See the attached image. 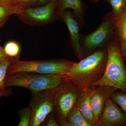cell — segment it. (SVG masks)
I'll return each instance as SVG.
<instances>
[{
    "label": "cell",
    "instance_id": "cell-1",
    "mask_svg": "<svg viewBox=\"0 0 126 126\" xmlns=\"http://www.w3.org/2000/svg\"><path fill=\"white\" fill-rule=\"evenodd\" d=\"M107 60V50H99L75 63L64 75L82 89L93 86L103 76Z\"/></svg>",
    "mask_w": 126,
    "mask_h": 126
},
{
    "label": "cell",
    "instance_id": "cell-2",
    "mask_svg": "<svg viewBox=\"0 0 126 126\" xmlns=\"http://www.w3.org/2000/svg\"><path fill=\"white\" fill-rule=\"evenodd\" d=\"M67 79L64 74H45L29 72H19L7 74L5 80L6 87L24 88L31 92L54 89Z\"/></svg>",
    "mask_w": 126,
    "mask_h": 126
},
{
    "label": "cell",
    "instance_id": "cell-3",
    "mask_svg": "<svg viewBox=\"0 0 126 126\" xmlns=\"http://www.w3.org/2000/svg\"><path fill=\"white\" fill-rule=\"evenodd\" d=\"M107 60L103 76L93 86H110L126 92V68L119 44L110 43L107 47Z\"/></svg>",
    "mask_w": 126,
    "mask_h": 126
},
{
    "label": "cell",
    "instance_id": "cell-4",
    "mask_svg": "<svg viewBox=\"0 0 126 126\" xmlns=\"http://www.w3.org/2000/svg\"><path fill=\"white\" fill-rule=\"evenodd\" d=\"M75 62L63 59H48L23 61L12 58L7 74L19 72H29L45 74L63 75Z\"/></svg>",
    "mask_w": 126,
    "mask_h": 126
},
{
    "label": "cell",
    "instance_id": "cell-5",
    "mask_svg": "<svg viewBox=\"0 0 126 126\" xmlns=\"http://www.w3.org/2000/svg\"><path fill=\"white\" fill-rule=\"evenodd\" d=\"M82 90L81 87L67 79L54 89V113L59 126H66L68 114L76 104Z\"/></svg>",
    "mask_w": 126,
    "mask_h": 126
},
{
    "label": "cell",
    "instance_id": "cell-6",
    "mask_svg": "<svg viewBox=\"0 0 126 126\" xmlns=\"http://www.w3.org/2000/svg\"><path fill=\"white\" fill-rule=\"evenodd\" d=\"M54 89H46L32 92L29 107L32 117L30 126H40L50 113L54 112Z\"/></svg>",
    "mask_w": 126,
    "mask_h": 126
},
{
    "label": "cell",
    "instance_id": "cell-7",
    "mask_svg": "<svg viewBox=\"0 0 126 126\" xmlns=\"http://www.w3.org/2000/svg\"><path fill=\"white\" fill-rule=\"evenodd\" d=\"M126 115L109 98L101 117L94 126H126Z\"/></svg>",
    "mask_w": 126,
    "mask_h": 126
},
{
    "label": "cell",
    "instance_id": "cell-8",
    "mask_svg": "<svg viewBox=\"0 0 126 126\" xmlns=\"http://www.w3.org/2000/svg\"><path fill=\"white\" fill-rule=\"evenodd\" d=\"M117 90V89L110 86H95L91 99L95 123L101 117L108 99L113 93Z\"/></svg>",
    "mask_w": 126,
    "mask_h": 126
},
{
    "label": "cell",
    "instance_id": "cell-9",
    "mask_svg": "<svg viewBox=\"0 0 126 126\" xmlns=\"http://www.w3.org/2000/svg\"><path fill=\"white\" fill-rule=\"evenodd\" d=\"M112 20L107 19L92 33L84 39V44L87 48L93 49L103 45L108 40L112 31Z\"/></svg>",
    "mask_w": 126,
    "mask_h": 126
},
{
    "label": "cell",
    "instance_id": "cell-10",
    "mask_svg": "<svg viewBox=\"0 0 126 126\" xmlns=\"http://www.w3.org/2000/svg\"><path fill=\"white\" fill-rule=\"evenodd\" d=\"M95 86L83 89L76 104L83 117L91 126H94L95 119L91 105V99Z\"/></svg>",
    "mask_w": 126,
    "mask_h": 126
},
{
    "label": "cell",
    "instance_id": "cell-11",
    "mask_svg": "<svg viewBox=\"0 0 126 126\" xmlns=\"http://www.w3.org/2000/svg\"><path fill=\"white\" fill-rule=\"evenodd\" d=\"M63 18L69 31L75 53L79 58L82 59L83 51L80 44L79 27L77 21L69 12H64L63 15Z\"/></svg>",
    "mask_w": 126,
    "mask_h": 126
},
{
    "label": "cell",
    "instance_id": "cell-12",
    "mask_svg": "<svg viewBox=\"0 0 126 126\" xmlns=\"http://www.w3.org/2000/svg\"><path fill=\"white\" fill-rule=\"evenodd\" d=\"M57 0H52L48 4L36 8H29L25 11L28 17L35 21L43 22L49 20L53 15Z\"/></svg>",
    "mask_w": 126,
    "mask_h": 126
},
{
    "label": "cell",
    "instance_id": "cell-13",
    "mask_svg": "<svg viewBox=\"0 0 126 126\" xmlns=\"http://www.w3.org/2000/svg\"><path fill=\"white\" fill-rule=\"evenodd\" d=\"M115 26L119 39L120 52L123 57H126V10L115 20Z\"/></svg>",
    "mask_w": 126,
    "mask_h": 126
},
{
    "label": "cell",
    "instance_id": "cell-14",
    "mask_svg": "<svg viewBox=\"0 0 126 126\" xmlns=\"http://www.w3.org/2000/svg\"><path fill=\"white\" fill-rule=\"evenodd\" d=\"M65 126H91L83 117L76 104L71 109L67 116Z\"/></svg>",
    "mask_w": 126,
    "mask_h": 126
},
{
    "label": "cell",
    "instance_id": "cell-15",
    "mask_svg": "<svg viewBox=\"0 0 126 126\" xmlns=\"http://www.w3.org/2000/svg\"><path fill=\"white\" fill-rule=\"evenodd\" d=\"M23 11V8L19 5L10 6L0 4V23L8 19L10 16L21 14Z\"/></svg>",
    "mask_w": 126,
    "mask_h": 126
},
{
    "label": "cell",
    "instance_id": "cell-16",
    "mask_svg": "<svg viewBox=\"0 0 126 126\" xmlns=\"http://www.w3.org/2000/svg\"><path fill=\"white\" fill-rule=\"evenodd\" d=\"M61 7L63 9H72L78 17H80L83 9L81 0H61Z\"/></svg>",
    "mask_w": 126,
    "mask_h": 126
},
{
    "label": "cell",
    "instance_id": "cell-17",
    "mask_svg": "<svg viewBox=\"0 0 126 126\" xmlns=\"http://www.w3.org/2000/svg\"><path fill=\"white\" fill-rule=\"evenodd\" d=\"M112 7L115 20L126 10V0H108Z\"/></svg>",
    "mask_w": 126,
    "mask_h": 126
},
{
    "label": "cell",
    "instance_id": "cell-18",
    "mask_svg": "<svg viewBox=\"0 0 126 126\" xmlns=\"http://www.w3.org/2000/svg\"><path fill=\"white\" fill-rule=\"evenodd\" d=\"M19 121L18 126H30L31 122L32 112L29 107H25L18 112Z\"/></svg>",
    "mask_w": 126,
    "mask_h": 126
},
{
    "label": "cell",
    "instance_id": "cell-19",
    "mask_svg": "<svg viewBox=\"0 0 126 126\" xmlns=\"http://www.w3.org/2000/svg\"><path fill=\"white\" fill-rule=\"evenodd\" d=\"M110 98L118 106L126 115V92L120 90L113 93Z\"/></svg>",
    "mask_w": 126,
    "mask_h": 126
},
{
    "label": "cell",
    "instance_id": "cell-20",
    "mask_svg": "<svg viewBox=\"0 0 126 126\" xmlns=\"http://www.w3.org/2000/svg\"><path fill=\"white\" fill-rule=\"evenodd\" d=\"M4 49L8 56L16 59H19L20 47L18 43L14 41H10L5 45Z\"/></svg>",
    "mask_w": 126,
    "mask_h": 126
},
{
    "label": "cell",
    "instance_id": "cell-21",
    "mask_svg": "<svg viewBox=\"0 0 126 126\" xmlns=\"http://www.w3.org/2000/svg\"><path fill=\"white\" fill-rule=\"evenodd\" d=\"M12 61V57L9 56L0 63V90L7 87L5 86V80L7 74V70Z\"/></svg>",
    "mask_w": 126,
    "mask_h": 126
},
{
    "label": "cell",
    "instance_id": "cell-22",
    "mask_svg": "<svg viewBox=\"0 0 126 126\" xmlns=\"http://www.w3.org/2000/svg\"><path fill=\"white\" fill-rule=\"evenodd\" d=\"M44 126H59L56 121L54 112L50 113L46 118L45 120L43 122Z\"/></svg>",
    "mask_w": 126,
    "mask_h": 126
},
{
    "label": "cell",
    "instance_id": "cell-23",
    "mask_svg": "<svg viewBox=\"0 0 126 126\" xmlns=\"http://www.w3.org/2000/svg\"><path fill=\"white\" fill-rule=\"evenodd\" d=\"M12 89L11 88H6L0 90V98L2 97H8L12 94Z\"/></svg>",
    "mask_w": 126,
    "mask_h": 126
},
{
    "label": "cell",
    "instance_id": "cell-24",
    "mask_svg": "<svg viewBox=\"0 0 126 126\" xmlns=\"http://www.w3.org/2000/svg\"><path fill=\"white\" fill-rule=\"evenodd\" d=\"M0 4L10 6L19 5L16 0H0Z\"/></svg>",
    "mask_w": 126,
    "mask_h": 126
},
{
    "label": "cell",
    "instance_id": "cell-25",
    "mask_svg": "<svg viewBox=\"0 0 126 126\" xmlns=\"http://www.w3.org/2000/svg\"><path fill=\"white\" fill-rule=\"evenodd\" d=\"M9 56L5 53L4 48L0 45V63L4 61Z\"/></svg>",
    "mask_w": 126,
    "mask_h": 126
},
{
    "label": "cell",
    "instance_id": "cell-26",
    "mask_svg": "<svg viewBox=\"0 0 126 126\" xmlns=\"http://www.w3.org/2000/svg\"><path fill=\"white\" fill-rule=\"evenodd\" d=\"M7 19H8L5 20H4L3 21H2V22L0 23V29L1 27H3V26L4 25L6 21H7Z\"/></svg>",
    "mask_w": 126,
    "mask_h": 126
},
{
    "label": "cell",
    "instance_id": "cell-27",
    "mask_svg": "<svg viewBox=\"0 0 126 126\" xmlns=\"http://www.w3.org/2000/svg\"><path fill=\"white\" fill-rule=\"evenodd\" d=\"M48 0H39V4H42L44 2H46Z\"/></svg>",
    "mask_w": 126,
    "mask_h": 126
},
{
    "label": "cell",
    "instance_id": "cell-28",
    "mask_svg": "<svg viewBox=\"0 0 126 126\" xmlns=\"http://www.w3.org/2000/svg\"><path fill=\"white\" fill-rule=\"evenodd\" d=\"M16 1H20V0H24V1H27L29 0H16Z\"/></svg>",
    "mask_w": 126,
    "mask_h": 126
},
{
    "label": "cell",
    "instance_id": "cell-29",
    "mask_svg": "<svg viewBox=\"0 0 126 126\" xmlns=\"http://www.w3.org/2000/svg\"><path fill=\"white\" fill-rule=\"evenodd\" d=\"M92 0L93 1H99L100 0Z\"/></svg>",
    "mask_w": 126,
    "mask_h": 126
},
{
    "label": "cell",
    "instance_id": "cell-30",
    "mask_svg": "<svg viewBox=\"0 0 126 126\" xmlns=\"http://www.w3.org/2000/svg\"><path fill=\"white\" fill-rule=\"evenodd\" d=\"M57 1H58V2H61V0H57Z\"/></svg>",
    "mask_w": 126,
    "mask_h": 126
},
{
    "label": "cell",
    "instance_id": "cell-31",
    "mask_svg": "<svg viewBox=\"0 0 126 126\" xmlns=\"http://www.w3.org/2000/svg\"></svg>",
    "mask_w": 126,
    "mask_h": 126
}]
</instances>
